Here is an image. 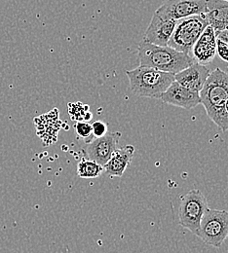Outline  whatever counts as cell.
<instances>
[{"instance_id": "obj_15", "label": "cell", "mask_w": 228, "mask_h": 253, "mask_svg": "<svg viewBox=\"0 0 228 253\" xmlns=\"http://www.w3.org/2000/svg\"><path fill=\"white\" fill-rule=\"evenodd\" d=\"M103 172V166L90 159H83L77 165V174L84 179L97 178Z\"/></svg>"}, {"instance_id": "obj_16", "label": "cell", "mask_w": 228, "mask_h": 253, "mask_svg": "<svg viewBox=\"0 0 228 253\" xmlns=\"http://www.w3.org/2000/svg\"><path fill=\"white\" fill-rule=\"evenodd\" d=\"M68 108V112L71 116V119L75 121L89 122L92 119V113L90 112L88 105H84L81 102L69 103Z\"/></svg>"}, {"instance_id": "obj_9", "label": "cell", "mask_w": 228, "mask_h": 253, "mask_svg": "<svg viewBox=\"0 0 228 253\" xmlns=\"http://www.w3.org/2000/svg\"><path fill=\"white\" fill-rule=\"evenodd\" d=\"M160 99L167 104L178 106L186 110H190L201 104L199 93L182 87L177 81H174L170 85V87L161 95Z\"/></svg>"}, {"instance_id": "obj_2", "label": "cell", "mask_w": 228, "mask_h": 253, "mask_svg": "<svg viewBox=\"0 0 228 253\" xmlns=\"http://www.w3.org/2000/svg\"><path fill=\"white\" fill-rule=\"evenodd\" d=\"M139 66L151 67L176 74L195 63L191 56L179 52L169 46H157L141 41L137 46Z\"/></svg>"}, {"instance_id": "obj_12", "label": "cell", "mask_w": 228, "mask_h": 253, "mask_svg": "<svg viewBox=\"0 0 228 253\" xmlns=\"http://www.w3.org/2000/svg\"><path fill=\"white\" fill-rule=\"evenodd\" d=\"M211 70L199 63H193L188 67L175 74V81L182 87L199 93L207 81Z\"/></svg>"}, {"instance_id": "obj_14", "label": "cell", "mask_w": 228, "mask_h": 253, "mask_svg": "<svg viewBox=\"0 0 228 253\" xmlns=\"http://www.w3.org/2000/svg\"><path fill=\"white\" fill-rule=\"evenodd\" d=\"M135 147L127 145L122 148H117L112 154L111 158L103 166L104 172L110 176L121 177L134 157Z\"/></svg>"}, {"instance_id": "obj_11", "label": "cell", "mask_w": 228, "mask_h": 253, "mask_svg": "<svg viewBox=\"0 0 228 253\" xmlns=\"http://www.w3.org/2000/svg\"><path fill=\"white\" fill-rule=\"evenodd\" d=\"M176 24L177 21L165 19L154 13L142 40L157 46H168Z\"/></svg>"}, {"instance_id": "obj_10", "label": "cell", "mask_w": 228, "mask_h": 253, "mask_svg": "<svg viewBox=\"0 0 228 253\" xmlns=\"http://www.w3.org/2000/svg\"><path fill=\"white\" fill-rule=\"evenodd\" d=\"M217 55V36L215 30L208 26L198 40L196 41L190 56L194 62L202 65H207L215 59Z\"/></svg>"}, {"instance_id": "obj_1", "label": "cell", "mask_w": 228, "mask_h": 253, "mask_svg": "<svg viewBox=\"0 0 228 253\" xmlns=\"http://www.w3.org/2000/svg\"><path fill=\"white\" fill-rule=\"evenodd\" d=\"M199 95L208 117L222 131H228V113L226 110V102L228 99V73L220 67L211 71Z\"/></svg>"}, {"instance_id": "obj_13", "label": "cell", "mask_w": 228, "mask_h": 253, "mask_svg": "<svg viewBox=\"0 0 228 253\" xmlns=\"http://www.w3.org/2000/svg\"><path fill=\"white\" fill-rule=\"evenodd\" d=\"M209 26L216 33L228 29V2L223 0H207V12L204 14Z\"/></svg>"}, {"instance_id": "obj_3", "label": "cell", "mask_w": 228, "mask_h": 253, "mask_svg": "<svg viewBox=\"0 0 228 253\" xmlns=\"http://www.w3.org/2000/svg\"><path fill=\"white\" fill-rule=\"evenodd\" d=\"M130 88L135 95L141 97L160 98L164 92L175 81V74L151 67L138 66L127 70Z\"/></svg>"}, {"instance_id": "obj_4", "label": "cell", "mask_w": 228, "mask_h": 253, "mask_svg": "<svg viewBox=\"0 0 228 253\" xmlns=\"http://www.w3.org/2000/svg\"><path fill=\"white\" fill-rule=\"evenodd\" d=\"M208 26L209 23L204 14L177 21L168 46L190 56L196 41Z\"/></svg>"}, {"instance_id": "obj_18", "label": "cell", "mask_w": 228, "mask_h": 253, "mask_svg": "<svg viewBox=\"0 0 228 253\" xmlns=\"http://www.w3.org/2000/svg\"><path fill=\"white\" fill-rule=\"evenodd\" d=\"M92 125V136L101 137L107 133V124L102 121H96Z\"/></svg>"}, {"instance_id": "obj_6", "label": "cell", "mask_w": 228, "mask_h": 253, "mask_svg": "<svg viewBox=\"0 0 228 253\" xmlns=\"http://www.w3.org/2000/svg\"><path fill=\"white\" fill-rule=\"evenodd\" d=\"M208 208L207 199L200 190L189 191L181 197L178 211L180 225L198 237L200 222Z\"/></svg>"}, {"instance_id": "obj_5", "label": "cell", "mask_w": 228, "mask_h": 253, "mask_svg": "<svg viewBox=\"0 0 228 253\" xmlns=\"http://www.w3.org/2000/svg\"><path fill=\"white\" fill-rule=\"evenodd\" d=\"M198 238L206 245L221 249L228 238V211L208 208L200 222Z\"/></svg>"}, {"instance_id": "obj_21", "label": "cell", "mask_w": 228, "mask_h": 253, "mask_svg": "<svg viewBox=\"0 0 228 253\" xmlns=\"http://www.w3.org/2000/svg\"><path fill=\"white\" fill-rule=\"evenodd\" d=\"M223 1H227V2H228V0H223Z\"/></svg>"}, {"instance_id": "obj_17", "label": "cell", "mask_w": 228, "mask_h": 253, "mask_svg": "<svg viewBox=\"0 0 228 253\" xmlns=\"http://www.w3.org/2000/svg\"><path fill=\"white\" fill-rule=\"evenodd\" d=\"M76 133L82 138H89L92 136V125L89 122H77L74 126Z\"/></svg>"}, {"instance_id": "obj_19", "label": "cell", "mask_w": 228, "mask_h": 253, "mask_svg": "<svg viewBox=\"0 0 228 253\" xmlns=\"http://www.w3.org/2000/svg\"><path fill=\"white\" fill-rule=\"evenodd\" d=\"M216 36H217V39L223 40V41L227 42L228 44V30L223 31V32H218V33H216Z\"/></svg>"}, {"instance_id": "obj_20", "label": "cell", "mask_w": 228, "mask_h": 253, "mask_svg": "<svg viewBox=\"0 0 228 253\" xmlns=\"http://www.w3.org/2000/svg\"><path fill=\"white\" fill-rule=\"evenodd\" d=\"M226 110H227V112L228 113V99L227 100V102H226Z\"/></svg>"}, {"instance_id": "obj_7", "label": "cell", "mask_w": 228, "mask_h": 253, "mask_svg": "<svg viewBox=\"0 0 228 253\" xmlns=\"http://www.w3.org/2000/svg\"><path fill=\"white\" fill-rule=\"evenodd\" d=\"M207 12V0H166L156 10L165 19L179 21Z\"/></svg>"}, {"instance_id": "obj_8", "label": "cell", "mask_w": 228, "mask_h": 253, "mask_svg": "<svg viewBox=\"0 0 228 253\" xmlns=\"http://www.w3.org/2000/svg\"><path fill=\"white\" fill-rule=\"evenodd\" d=\"M120 136L121 133L117 131L106 133L101 137H92L81 150L87 159L104 166L118 148V140Z\"/></svg>"}]
</instances>
